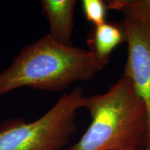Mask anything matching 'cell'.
<instances>
[{"instance_id": "obj_1", "label": "cell", "mask_w": 150, "mask_h": 150, "mask_svg": "<svg viewBox=\"0 0 150 150\" xmlns=\"http://www.w3.org/2000/svg\"><path fill=\"white\" fill-rule=\"evenodd\" d=\"M81 108L88 110L91 125L67 150L144 149L147 108L125 74L105 93L84 96Z\"/></svg>"}, {"instance_id": "obj_2", "label": "cell", "mask_w": 150, "mask_h": 150, "mask_svg": "<svg viewBox=\"0 0 150 150\" xmlns=\"http://www.w3.org/2000/svg\"><path fill=\"white\" fill-rule=\"evenodd\" d=\"M99 72L88 50L59 43L50 34L22 48L0 72V97L19 88L59 92Z\"/></svg>"}, {"instance_id": "obj_3", "label": "cell", "mask_w": 150, "mask_h": 150, "mask_svg": "<svg viewBox=\"0 0 150 150\" xmlns=\"http://www.w3.org/2000/svg\"><path fill=\"white\" fill-rule=\"evenodd\" d=\"M84 95L81 87L65 93L32 122L14 119L0 125V150H60L76 132V112Z\"/></svg>"}, {"instance_id": "obj_4", "label": "cell", "mask_w": 150, "mask_h": 150, "mask_svg": "<svg viewBox=\"0 0 150 150\" xmlns=\"http://www.w3.org/2000/svg\"><path fill=\"white\" fill-rule=\"evenodd\" d=\"M108 10L122 13L127 43L125 74L145 103L147 133L144 150H150V9L147 0L106 1Z\"/></svg>"}, {"instance_id": "obj_5", "label": "cell", "mask_w": 150, "mask_h": 150, "mask_svg": "<svg viewBox=\"0 0 150 150\" xmlns=\"http://www.w3.org/2000/svg\"><path fill=\"white\" fill-rule=\"evenodd\" d=\"M126 41V34L121 22H106L92 27L88 33L86 42L99 71L107 65L113 50Z\"/></svg>"}, {"instance_id": "obj_6", "label": "cell", "mask_w": 150, "mask_h": 150, "mask_svg": "<svg viewBox=\"0 0 150 150\" xmlns=\"http://www.w3.org/2000/svg\"><path fill=\"white\" fill-rule=\"evenodd\" d=\"M76 0H42V13L50 24L49 33L56 42L72 45L74 13Z\"/></svg>"}, {"instance_id": "obj_7", "label": "cell", "mask_w": 150, "mask_h": 150, "mask_svg": "<svg viewBox=\"0 0 150 150\" xmlns=\"http://www.w3.org/2000/svg\"><path fill=\"white\" fill-rule=\"evenodd\" d=\"M82 7L87 21L98 26L106 21L108 8L106 1L102 0H83Z\"/></svg>"}, {"instance_id": "obj_8", "label": "cell", "mask_w": 150, "mask_h": 150, "mask_svg": "<svg viewBox=\"0 0 150 150\" xmlns=\"http://www.w3.org/2000/svg\"><path fill=\"white\" fill-rule=\"evenodd\" d=\"M147 4H148V6H149V8L150 9V0H147Z\"/></svg>"}, {"instance_id": "obj_9", "label": "cell", "mask_w": 150, "mask_h": 150, "mask_svg": "<svg viewBox=\"0 0 150 150\" xmlns=\"http://www.w3.org/2000/svg\"><path fill=\"white\" fill-rule=\"evenodd\" d=\"M125 150H144L143 149H125Z\"/></svg>"}]
</instances>
